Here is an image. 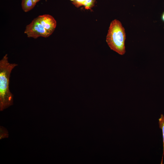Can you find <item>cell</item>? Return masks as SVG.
<instances>
[{
  "label": "cell",
  "mask_w": 164,
  "mask_h": 164,
  "mask_svg": "<svg viewBox=\"0 0 164 164\" xmlns=\"http://www.w3.org/2000/svg\"><path fill=\"white\" fill-rule=\"evenodd\" d=\"M162 21H164V12L163 13L162 16Z\"/></svg>",
  "instance_id": "obj_10"
},
{
  "label": "cell",
  "mask_w": 164,
  "mask_h": 164,
  "mask_svg": "<svg viewBox=\"0 0 164 164\" xmlns=\"http://www.w3.org/2000/svg\"><path fill=\"white\" fill-rule=\"evenodd\" d=\"M18 64L8 62L7 54L0 61V110L13 104V95L9 89V78L12 70Z\"/></svg>",
  "instance_id": "obj_1"
},
{
  "label": "cell",
  "mask_w": 164,
  "mask_h": 164,
  "mask_svg": "<svg viewBox=\"0 0 164 164\" xmlns=\"http://www.w3.org/2000/svg\"><path fill=\"white\" fill-rule=\"evenodd\" d=\"M72 3L77 7H79L83 5L85 0H70Z\"/></svg>",
  "instance_id": "obj_9"
},
{
  "label": "cell",
  "mask_w": 164,
  "mask_h": 164,
  "mask_svg": "<svg viewBox=\"0 0 164 164\" xmlns=\"http://www.w3.org/2000/svg\"><path fill=\"white\" fill-rule=\"evenodd\" d=\"M36 4L33 0H22V7L23 11L28 12L32 9Z\"/></svg>",
  "instance_id": "obj_5"
},
{
  "label": "cell",
  "mask_w": 164,
  "mask_h": 164,
  "mask_svg": "<svg viewBox=\"0 0 164 164\" xmlns=\"http://www.w3.org/2000/svg\"><path fill=\"white\" fill-rule=\"evenodd\" d=\"M37 18L43 27L52 34L56 26V22L54 18L49 14L39 15Z\"/></svg>",
  "instance_id": "obj_4"
},
{
  "label": "cell",
  "mask_w": 164,
  "mask_h": 164,
  "mask_svg": "<svg viewBox=\"0 0 164 164\" xmlns=\"http://www.w3.org/2000/svg\"><path fill=\"white\" fill-rule=\"evenodd\" d=\"M126 34L121 23L115 19L111 23L106 36V41L111 50L121 55L125 52Z\"/></svg>",
  "instance_id": "obj_2"
},
{
  "label": "cell",
  "mask_w": 164,
  "mask_h": 164,
  "mask_svg": "<svg viewBox=\"0 0 164 164\" xmlns=\"http://www.w3.org/2000/svg\"></svg>",
  "instance_id": "obj_12"
},
{
  "label": "cell",
  "mask_w": 164,
  "mask_h": 164,
  "mask_svg": "<svg viewBox=\"0 0 164 164\" xmlns=\"http://www.w3.org/2000/svg\"><path fill=\"white\" fill-rule=\"evenodd\" d=\"M40 0H33L34 2L36 4V3L38 2Z\"/></svg>",
  "instance_id": "obj_11"
},
{
  "label": "cell",
  "mask_w": 164,
  "mask_h": 164,
  "mask_svg": "<svg viewBox=\"0 0 164 164\" xmlns=\"http://www.w3.org/2000/svg\"><path fill=\"white\" fill-rule=\"evenodd\" d=\"M159 127L162 130L163 142V152L161 164L162 163L163 157L164 154V115L161 114L160 118L159 119Z\"/></svg>",
  "instance_id": "obj_6"
},
{
  "label": "cell",
  "mask_w": 164,
  "mask_h": 164,
  "mask_svg": "<svg viewBox=\"0 0 164 164\" xmlns=\"http://www.w3.org/2000/svg\"><path fill=\"white\" fill-rule=\"evenodd\" d=\"M9 136L8 132L7 129L2 126L0 128V139L8 138Z\"/></svg>",
  "instance_id": "obj_8"
},
{
  "label": "cell",
  "mask_w": 164,
  "mask_h": 164,
  "mask_svg": "<svg viewBox=\"0 0 164 164\" xmlns=\"http://www.w3.org/2000/svg\"><path fill=\"white\" fill-rule=\"evenodd\" d=\"M24 33L28 37L34 39L40 36L47 37L52 34L43 27L37 18L34 19L30 24L27 25Z\"/></svg>",
  "instance_id": "obj_3"
},
{
  "label": "cell",
  "mask_w": 164,
  "mask_h": 164,
  "mask_svg": "<svg viewBox=\"0 0 164 164\" xmlns=\"http://www.w3.org/2000/svg\"><path fill=\"white\" fill-rule=\"evenodd\" d=\"M95 0H85L83 4L86 9H91L94 6Z\"/></svg>",
  "instance_id": "obj_7"
}]
</instances>
